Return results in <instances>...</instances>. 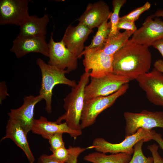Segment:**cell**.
I'll list each match as a JSON object with an SVG mask.
<instances>
[{"instance_id": "obj_1", "label": "cell", "mask_w": 163, "mask_h": 163, "mask_svg": "<svg viewBox=\"0 0 163 163\" xmlns=\"http://www.w3.org/2000/svg\"><path fill=\"white\" fill-rule=\"evenodd\" d=\"M152 56L148 47L129 39L113 56V73L127 78L129 81L148 72Z\"/></svg>"}, {"instance_id": "obj_2", "label": "cell", "mask_w": 163, "mask_h": 163, "mask_svg": "<svg viewBox=\"0 0 163 163\" xmlns=\"http://www.w3.org/2000/svg\"><path fill=\"white\" fill-rule=\"evenodd\" d=\"M90 72L84 73L76 85L64 99L65 113L56 121L58 123L64 120L70 128L82 130L81 119L85 103V90L88 83Z\"/></svg>"}, {"instance_id": "obj_3", "label": "cell", "mask_w": 163, "mask_h": 163, "mask_svg": "<svg viewBox=\"0 0 163 163\" xmlns=\"http://www.w3.org/2000/svg\"><path fill=\"white\" fill-rule=\"evenodd\" d=\"M41 73L42 82L39 95L46 102L45 110L48 113L52 112L51 104L53 90L58 84H64L71 87H75L77 83L75 81L67 78L65 75L68 73L66 71L57 68L46 63L40 58L36 61Z\"/></svg>"}, {"instance_id": "obj_4", "label": "cell", "mask_w": 163, "mask_h": 163, "mask_svg": "<svg viewBox=\"0 0 163 163\" xmlns=\"http://www.w3.org/2000/svg\"><path fill=\"white\" fill-rule=\"evenodd\" d=\"M151 131L143 128L139 129L134 134L125 137L124 139L118 143L110 142L102 137L94 139L91 145L86 149H94L97 152L112 154L120 153L130 155L133 154L134 147L139 141L143 139L145 142L152 140Z\"/></svg>"}, {"instance_id": "obj_5", "label": "cell", "mask_w": 163, "mask_h": 163, "mask_svg": "<svg viewBox=\"0 0 163 163\" xmlns=\"http://www.w3.org/2000/svg\"><path fill=\"white\" fill-rule=\"evenodd\" d=\"M129 87L128 83H126L110 95L97 97L85 101L81 119L82 129L93 124L98 115L112 106L119 97L126 92Z\"/></svg>"}, {"instance_id": "obj_6", "label": "cell", "mask_w": 163, "mask_h": 163, "mask_svg": "<svg viewBox=\"0 0 163 163\" xmlns=\"http://www.w3.org/2000/svg\"><path fill=\"white\" fill-rule=\"evenodd\" d=\"M130 81L123 76L113 73L104 77H91L85 90V101L99 96L110 95L118 90Z\"/></svg>"}, {"instance_id": "obj_7", "label": "cell", "mask_w": 163, "mask_h": 163, "mask_svg": "<svg viewBox=\"0 0 163 163\" xmlns=\"http://www.w3.org/2000/svg\"><path fill=\"white\" fill-rule=\"evenodd\" d=\"M125 137L135 133L139 128L150 131L155 127L163 128V112L144 110L139 113L125 112Z\"/></svg>"}, {"instance_id": "obj_8", "label": "cell", "mask_w": 163, "mask_h": 163, "mask_svg": "<svg viewBox=\"0 0 163 163\" xmlns=\"http://www.w3.org/2000/svg\"><path fill=\"white\" fill-rule=\"evenodd\" d=\"M85 72L90 70L91 77L98 78L113 73V56L106 54L101 48H98L84 50L82 56Z\"/></svg>"}, {"instance_id": "obj_9", "label": "cell", "mask_w": 163, "mask_h": 163, "mask_svg": "<svg viewBox=\"0 0 163 163\" xmlns=\"http://www.w3.org/2000/svg\"><path fill=\"white\" fill-rule=\"evenodd\" d=\"M53 33L48 43L49 50L48 64L58 69L66 71L67 73L75 70L78 66V58L66 46L63 40L56 42Z\"/></svg>"}, {"instance_id": "obj_10", "label": "cell", "mask_w": 163, "mask_h": 163, "mask_svg": "<svg viewBox=\"0 0 163 163\" xmlns=\"http://www.w3.org/2000/svg\"><path fill=\"white\" fill-rule=\"evenodd\" d=\"M30 0H1L0 25L20 26L29 16Z\"/></svg>"}, {"instance_id": "obj_11", "label": "cell", "mask_w": 163, "mask_h": 163, "mask_svg": "<svg viewBox=\"0 0 163 163\" xmlns=\"http://www.w3.org/2000/svg\"><path fill=\"white\" fill-rule=\"evenodd\" d=\"M136 80L152 103L163 107V74L154 68Z\"/></svg>"}, {"instance_id": "obj_12", "label": "cell", "mask_w": 163, "mask_h": 163, "mask_svg": "<svg viewBox=\"0 0 163 163\" xmlns=\"http://www.w3.org/2000/svg\"><path fill=\"white\" fill-rule=\"evenodd\" d=\"M46 36L18 35L13 41L10 51L20 58L30 53H40L48 57L49 50Z\"/></svg>"}, {"instance_id": "obj_13", "label": "cell", "mask_w": 163, "mask_h": 163, "mask_svg": "<svg viewBox=\"0 0 163 163\" xmlns=\"http://www.w3.org/2000/svg\"><path fill=\"white\" fill-rule=\"evenodd\" d=\"M153 14L149 16L142 26L135 31L130 39L133 42L147 47L155 41L163 38V21L158 18L153 19Z\"/></svg>"}, {"instance_id": "obj_14", "label": "cell", "mask_w": 163, "mask_h": 163, "mask_svg": "<svg viewBox=\"0 0 163 163\" xmlns=\"http://www.w3.org/2000/svg\"><path fill=\"white\" fill-rule=\"evenodd\" d=\"M93 32L85 25L79 23L75 26L69 25L62 39L66 46L78 59L82 57L85 47L84 43Z\"/></svg>"}, {"instance_id": "obj_15", "label": "cell", "mask_w": 163, "mask_h": 163, "mask_svg": "<svg viewBox=\"0 0 163 163\" xmlns=\"http://www.w3.org/2000/svg\"><path fill=\"white\" fill-rule=\"evenodd\" d=\"M43 99L39 94L25 96L24 103L20 107L11 109L8 113L9 118L20 122L26 133L31 131L34 119V111L36 104Z\"/></svg>"}, {"instance_id": "obj_16", "label": "cell", "mask_w": 163, "mask_h": 163, "mask_svg": "<svg viewBox=\"0 0 163 163\" xmlns=\"http://www.w3.org/2000/svg\"><path fill=\"white\" fill-rule=\"evenodd\" d=\"M31 131L47 139L57 133H67L74 139L81 135L82 133V130L70 128L65 122L58 123L56 121H49L43 116H40L37 119H34Z\"/></svg>"}, {"instance_id": "obj_17", "label": "cell", "mask_w": 163, "mask_h": 163, "mask_svg": "<svg viewBox=\"0 0 163 163\" xmlns=\"http://www.w3.org/2000/svg\"><path fill=\"white\" fill-rule=\"evenodd\" d=\"M111 13L107 5L101 1L88 4L84 13L78 20L79 23L92 30L98 27L109 19Z\"/></svg>"}, {"instance_id": "obj_18", "label": "cell", "mask_w": 163, "mask_h": 163, "mask_svg": "<svg viewBox=\"0 0 163 163\" xmlns=\"http://www.w3.org/2000/svg\"><path fill=\"white\" fill-rule=\"evenodd\" d=\"M27 135L19 121L9 118L6 126L5 135L1 141L6 139H11L23 151L30 163H34L35 158L30 148Z\"/></svg>"}, {"instance_id": "obj_19", "label": "cell", "mask_w": 163, "mask_h": 163, "mask_svg": "<svg viewBox=\"0 0 163 163\" xmlns=\"http://www.w3.org/2000/svg\"><path fill=\"white\" fill-rule=\"evenodd\" d=\"M49 21V16L47 14L40 18L29 15L20 26L18 35L45 36L46 26Z\"/></svg>"}, {"instance_id": "obj_20", "label": "cell", "mask_w": 163, "mask_h": 163, "mask_svg": "<svg viewBox=\"0 0 163 163\" xmlns=\"http://www.w3.org/2000/svg\"><path fill=\"white\" fill-rule=\"evenodd\" d=\"M131 155L123 153L107 155L98 152H94L85 156L84 160L92 163H128Z\"/></svg>"}, {"instance_id": "obj_21", "label": "cell", "mask_w": 163, "mask_h": 163, "mask_svg": "<svg viewBox=\"0 0 163 163\" xmlns=\"http://www.w3.org/2000/svg\"><path fill=\"white\" fill-rule=\"evenodd\" d=\"M135 31L125 30L120 32L115 36L108 37L103 47L101 48L106 54L113 56L127 43L129 37Z\"/></svg>"}, {"instance_id": "obj_22", "label": "cell", "mask_w": 163, "mask_h": 163, "mask_svg": "<svg viewBox=\"0 0 163 163\" xmlns=\"http://www.w3.org/2000/svg\"><path fill=\"white\" fill-rule=\"evenodd\" d=\"M107 19L98 28L90 44L85 47L84 50L95 48H102L110 33L111 24Z\"/></svg>"}, {"instance_id": "obj_23", "label": "cell", "mask_w": 163, "mask_h": 163, "mask_svg": "<svg viewBox=\"0 0 163 163\" xmlns=\"http://www.w3.org/2000/svg\"><path fill=\"white\" fill-rule=\"evenodd\" d=\"M126 2V0H113L112 1L113 11L112 12L110 18L111 28L108 37L115 36L120 32L117 28L120 18L119 17V12L121 8Z\"/></svg>"}, {"instance_id": "obj_24", "label": "cell", "mask_w": 163, "mask_h": 163, "mask_svg": "<svg viewBox=\"0 0 163 163\" xmlns=\"http://www.w3.org/2000/svg\"><path fill=\"white\" fill-rule=\"evenodd\" d=\"M143 139L138 142L134 147V151L131 159L128 163H153V157H146L144 154L142 150Z\"/></svg>"}, {"instance_id": "obj_25", "label": "cell", "mask_w": 163, "mask_h": 163, "mask_svg": "<svg viewBox=\"0 0 163 163\" xmlns=\"http://www.w3.org/2000/svg\"><path fill=\"white\" fill-rule=\"evenodd\" d=\"M151 7V4L147 2L143 5L136 8L127 14L120 17V20H126L134 22L138 19L140 15L148 10Z\"/></svg>"}, {"instance_id": "obj_26", "label": "cell", "mask_w": 163, "mask_h": 163, "mask_svg": "<svg viewBox=\"0 0 163 163\" xmlns=\"http://www.w3.org/2000/svg\"><path fill=\"white\" fill-rule=\"evenodd\" d=\"M52 152V154L50 155L51 158L62 163H66L71 154V146L67 149L65 147L60 148Z\"/></svg>"}, {"instance_id": "obj_27", "label": "cell", "mask_w": 163, "mask_h": 163, "mask_svg": "<svg viewBox=\"0 0 163 163\" xmlns=\"http://www.w3.org/2000/svg\"><path fill=\"white\" fill-rule=\"evenodd\" d=\"M62 133H57L51 136L48 139L50 149L52 152L60 148L65 147L62 139Z\"/></svg>"}, {"instance_id": "obj_28", "label": "cell", "mask_w": 163, "mask_h": 163, "mask_svg": "<svg viewBox=\"0 0 163 163\" xmlns=\"http://www.w3.org/2000/svg\"><path fill=\"white\" fill-rule=\"evenodd\" d=\"M158 145L155 143L149 145L147 147V149L151 152L153 158V163H163V158L158 152Z\"/></svg>"}, {"instance_id": "obj_29", "label": "cell", "mask_w": 163, "mask_h": 163, "mask_svg": "<svg viewBox=\"0 0 163 163\" xmlns=\"http://www.w3.org/2000/svg\"><path fill=\"white\" fill-rule=\"evenodd\" d=\"M117 28L119 31L121 29L134 31L137 30L135 22L126 20L119 21L117 25Z\"/></svg>"}, {"instance_id": "obj_30", "label": "cell", "mask_w": 163, "mask_h": 163, "mask_svg": "<svg viewBox=\"0 0 163 163\" xmlns=\"http://www.w3.org/2000/svg\"><path fill=\"white\" fill-rule=\"evenodd\" d=\"M37 163H62L52 158L50 155L46 154L41 155L38 158Z\"/></svg>"}, {"instance_id": "obj_31", "label": "cell", "mask_w": 163, "mask_h": 163, "mask_svg": "<svg viewBox=\"0 0 163 163\" xmlns=\"http://www.w3.org/2000/svg\"><path fill=\"white\" fill-rule=\"evenodd\" d=\"M9 94L7 92V88L5 82L2 81L0 83V101L2 103V101L4 100Z\"/></svg>"}, {"instance_id": "obj_32", "label": "cell", "mask_w": 163, "mask_h": 163, "mask_svg": "<svg viewBox=\"0 0 163 163\" xmlns=\"http://www.w3.org/2000/svg\"><path fill=\"white\" fill-rule=\"evenodd\" d=\"M152 134V140L156 142L160 148L163 150V139L160 134L157 133L155 130L151 131Z\"/></svg>"}, {"instance_id": "obj_33", "label": "cell", "mask_w": 163, "mask_h": 163, "mask_svg": "<svg viewBox=\"0 0 163 163\" xmlns=\"http://www.w3.org/2000/svg\"><path fill=\"white\" fill-rule=\"evenodd\" d=\"M152 46L159 51L163 58V38L155 41Z\"/></svg>"}, {"instance_id": "obj_34", "label": "cell", "mask_w": 163, "mask_h": 163, "mask_svg": "<svg viewBox=\"0 0 163 163\" xmlns=\"http://www.w3.org/2000/svg\"><path fill=\"white\" fill-rule=\"evenodd\" d=\"M154 65V68L163 73V60L159 59L156 60Z\"/></svg>"}, {"instance_id": "obj_35", "label": "cell", "mask_w": 163, "mask_h": 163, "mask_svg": "<svg viewBox=\"0 0 163 163\" xmlns=\"http://www.w3.org/2000/svg\"><path fill=\"white\" fill-rule=\"evenodd\" d=\"M153 15L154 17H162L163 18V9L157 10L153 14Z\"/></svg>"}, {"instance_id": "obj_36", "label": "cell", "mask_w": 163, "mask_h": 163, "mask_svg": "<svg viewBox=\"0 0 163 163\" xmlns=\"http://www.w3.org/2000/svg\"><path fill=\"white\" fill-rule=\"evenodd\" d=\"M77 163V161H74L73 162H72L70 163Z\"/></svg>"}]
</instances>
